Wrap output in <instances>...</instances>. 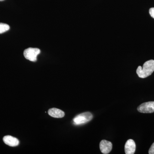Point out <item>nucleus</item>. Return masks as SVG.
<instances>
[{
    "label": "nucleus",
    "instance_id": "1",
    "mask_svg": "<svg viewBox=\"0 0 154 154\" xmlns=\"http://www.w3.org/2000/svg\"><path fill=\"white\" fill-rule=\"evenodd\" d=\"M154 71V60H151L146 62L143 67L139 66L136 72L140 78L144 79L151 75Z\"/></svg>",
    "mask_w": 154,
    "mask_h": 154
},
{
    "label": "nucleus",
    "instance_id": "2",
    "mask_svg": "<svg viewBox=\"0 0 154 154\" xmlns=\"http://www.w3.org/2000/svg\"><path fill=\"white\" fill-rule=\"evenodd\" d=\"M93 116L90 112H87L81 113L74 118V124L75 125H81L87 123L93 119Z\"/></svg>",
    "mask_w": 154,
    "mask_h": 154
},
{
    "label": "nucleus",
    "instance_id": "3",
    "mask_svg": "<svg viewBox=\"0 0 154 154\" xmlns=\"http://www.w3.org/2000/svg\"><path fill=\"white\" fill-rule=\"evenodd\" d=\"M40 49L37 48H27L24 51V55L26 59L32 62H36L37 60V57L40 54Z\"/></svg>",
    "mask_w": 154,
    "mask_h": 154
},
{
    "label": "nucleus",
    "instance_id": "4",
    "mask_svg": "<svg viewBox=\"0 0 154 154\" xmlns=\"http://www.w3.org/2000/svg\"><path fill=\"white\" fill-rule=\"evenodd\" d=\"M137 110L142 113H152L154 112V102H145L137 107Z\"/></svg>",
    "mask_w": 154,
    "mask_h": 154
},
{
    "label": "nucleus",
    "instance_id": "5",
    "mask_svg": "<svg viewBox=\"0 0 154 154\" xmlns=\"http://www.w3.org/2000/svg\"><path fill=\"white\" fill-rule=\"evenodd\" d=\"M112 144L110 141L106 140H102L100 143V149L102 153H109L112 149Z\"/></svg>",
    "mask_w": 154,
    "mask_h": 154
},
{
    "label": "nucleus",
    "instance_id": "6",
    "mask_svg": "<svg viewBox=\"0 0 154 154\" xmlns=\"http://www.w3.org/2000/svg\"><path fill=\"white\" fill-rule=\"evenodd\" d=\"M136 150V144L134 141L129 139L127 141L125 146V151L126 154H134Z\"/></svg>",
    "mask_w": 154,
    "mask_h": 154
},
{
    "label": "nucleus",
    "instance_id": "7",
    "mask_svg": "<svg viewBox=\"0 0 154 154\" xmlns=\"http://www.w3.org/2000/svg\"><path fill=\"white\" fill-rule=\"evenodd\" d=\"M3 141L6 144L10 146H17L19 145V140L17 138L10 135L5 136L3 138Z\"/></svg>",
    "mask_w": 154,
    "mask_h": 154
},
{
    "label": "nucleus",
    "instance_id": "8",
    "mask_svg": "<svg viewBox=\"0 0 154 154\" xmlns=\"http://www.w3.org/2000/svg\"><path fill=\"white\" fill-rule=\"evenodd\" d=\"M48 113L50 116L57 118H62L65 116V113L63 111L56 108L50 109L48 110Z\"/></svg>",
    "mask_w": 154,
    "mask_h": 154
},
{
    "label": "nucleus",
    "instance_id": "9",
    "mask_svg": "<svg viewBox=\"0 0 154 154\" xmlns=\"http://www.w3.org/2000/svg\"><path fill=\"white\" fill-rule=\"evenodd\" d=\"M10 27L8 24L0 23V34L5 33L10 30Z\"/></svg>",
    "mask_w": 154,
    "mask_h": 154
},
{
    "label": "nucleus",
    "instance_id": "10",
    "mask_svg": "<svg viewBox=\"0 0 154 154\" xmlns=\"http://www.w3.org/2000/svg\"><path fill=\"white\" fill-rule=\"evenodd\" d=\"M149 154H154V142L152 145L151 146L149 149Z\"/></svg>",
    "mask_w": 154,
    "mask_h": 154
},
{
    "label": "nucleus",
    "instance_id": "11",
    "mask_svg": "<svg viewBox=\"0 0 154 154\" xmlns=\"http://www.w3.org/2000/svg\"><path fill=\"white\" fill-rule=\"evenodd\" d=\"M149 13L150 16L154 19V8L150 9Z\"/></svg>",
    "mask_w": 154,
    "mask_h": 154
},
{
    "label": "nucleus",
    "instance_id": "12",
    "mask_svg": "<svg viewBox=\"0 0 154 154\" xmlns=\"http://www.w3.org/2000/svg\"><path fill=\"white\" fill-rule=\"evenodd\" d=\"M5 1V0H0V1H1V2H2V1Z\"/></svg>",
    "mask_w": 154,
    "mask_h": 154
}]
</instances>
